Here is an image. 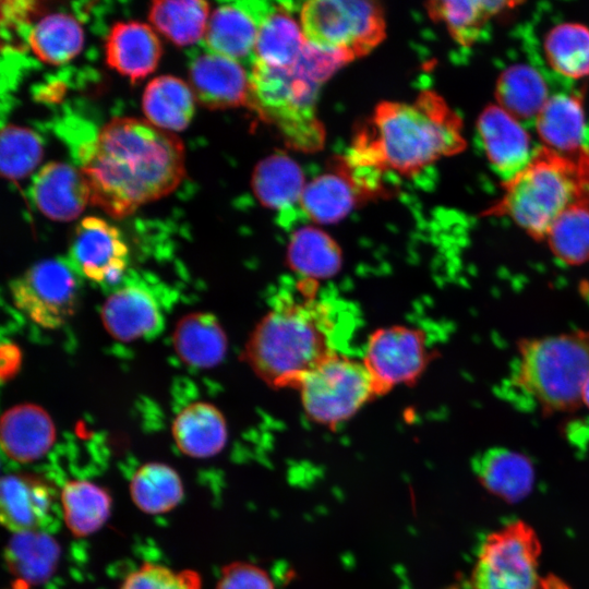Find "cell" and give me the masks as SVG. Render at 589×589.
Instances as JSON below:
<instances>
[{
  "label": "cell",
  "instance_id": "52a82bcc",
  "mask_svg": "<svg viewBox=\"0 0 589 589\" xmlns=\"http://www.w3.org/2000/svg\"><path fill=\"white\" fill-rule=\"evenodd\" d=\"M299 19L309 44L352 59L370 52L385 36L383 9L374 1H306Z\"/></svg>",
  "mask_w": 589,
  "mask_h": 589
},
{
  "label": "cell",
  "instance_id": "d6a6232c",
  "mask_svg": "<svg viewBox=\"0 0 589 589\" xmlns=\"http://www.w3.org/2000/svg\"><path fill=\"white\" fill-rule=\"evenodd\" d=\"M61 505L67 527L75 537L98 531L108 520L111 496L87 480H70L61 489Z\"/></svg>",
  "mask_w": 589,
  "mask_h": 589
},
{
  "label": "cell",
  "instance_id": "d4e9b609",
  "mask_svg": "<svg viewBox=\"0 0 589 589\" xmlns=\"http://www.w3.org/2000/svg\"><path fill=\"white\" fill-rule=\"evenodd\" d=\"M534 121L542 145L548 148L572 153L586 146L584 103L576 94L551 95Z\"/></svg>",
  "mask_w": 589,
  "mask_h": 589
},
{
  "label": "cell",
  "instance_id": "7bdbcfd3",
  "mask_svg": "<svg viewBox=\"0 0 589 589\" xmlns=\"http://www.w3.org/2000/svg\"><path fill=\"white\" fill-rule=\"evenodd\" d=\"M582 404L589 409V377L582 390Z\"/></svg>",
  "mask_w": 589,
  "mask_h": 589
},
{
  "label": "cell",
  "instance_id": "277c9868",
  "mask_svg": "<svg viewBox=\"0 0 589 589\" xmlns=\"http://www.w3.org/2000/svg\"><path fill=\"white\" fill-rule=\"evenodd\" d=\"M502 194L481 214L507 217L544 241L554 221L574 206H589V146L560 153L540 146L528 165L502 182Z\"/></svg>",
  "mask_w": 589,
  "mask_h": 589
},
{
  "label": "cell",
  "instance_id": "484cf974",
  "mask_svg": "<svg viewBox=\"0 0 589 589\" xmlns=\"http://www.w3.org/2000/svg\"><path fill=\"white\" fill-rule=\"evenodd\" d=\"M519 4L522 2L436 0L426 3V11L432 20L445 25L454 41L462 47H471L494 17Z\"/></svg>",
  "mask_w": 589,
  "mask_h": 589
},
{
  "label": "cell",
  "instance_id": "4dcf8cb0",
  "mask_svg": "<svg viewBox=\"0 0 589 589\" xmlns=\"http://www.w3.org/2000/svg\"><path fill=\"white\" fill-rule=\"evenodd\" d=\"M361 195L346 172L326 173L305 185L299 205L313 221L333 224L345 218Z\"/></svg>",
  "mask_w": 589,
  "mask_h": 589
},
{
  "label": "cell",
  "instance_id": "6da1fadb",
  "mask_svg": "<svg viewBox=\"0 0 589 589\" xmlns=\"http://www.w3.org/2000/svg\"><path fill=\"white\" fill-rule=\"evenodd\" d=\"M76 155L89 203L113 218L168 195L185 175L181 140L135 117L110 119Z\"/></svg>",
  "mask_w": 589,
  "mask_h": 589
},
{
  "label": "cell",
  "instance_id": "74e56055",
  "mask_svg": "<svg viewBox=\"0 0 589 589\" xmlns=\"http://www.w3.org/2000/svg\"><path fill=\"white\" fill-rule=\"evenodd\" d=\"M544 241L552 254L567 266L589 262V206H574L564 212Z\"/></svg>",
  "mask_w": 589,
  "mask_h": 589
},
{
  "label": "cell",
  "instance_id": "f1b7e54d",
  "mask_svg": "<svg viewBox=\"0 0 589 589\" xmlns=\"http://www.w3.org/2000/svg\"><path fill=\"white\" fill-rule=\"evenodd\" d=\"M550 96L541 73L528 64L505 69L496 81V105L518 121L536 119Z\"/></svg>",
  "mask_w": 589,
  "mask_h": 589
},
{
  "label": "cell",
  "instance_id": "8fae6325",
  "mask_svg": "<svg viewBox=\"0 0 589 589\" xmlns=\"http://www.w3.org/2000/svg\"><path fill=\"white\" fill-rule=\"evenodd\" d=\"M430 359L423 332L393 325L370 335L362 361L378 396L398 385L414 383L426 369Z\"/></svg>",
  "mask_w": 589,
  "mask_h": 589
},
{
  "label": "cell",
  "instance_id": "f546056e",
  "mask_svg": "<svg viewBox=\"0 0 589 589\" xmlns=\"http://www.w3.org/2000/svg\"><path fill=\"white\" fill-rule=\"evenodd\" d=\"M26 39L38 60L60 65L81 52L84 45V32L74 16L51 13L43 16L29 28Z\"/></svg>",
  "mask_w": 589,
  "mask_h": 589
},
{
  "label": "cell",
  "instance_id": "3957f363",
  "mask_svg": "<svg viewBox=\"0 0 589 589\" xmlns=\"http://www.w3.org/2000/svg\"><path fill=\"white\" fill-rule=\"evenodd\" d=\"M334 310L315 298L279 297L251 333L244 358L272 387H298L301 380L336 350Z\"/></svg>",
  "mask_w": 589,
  "mask_h": 589
},
{
  "label": "cell",
  "instance_id": "7402d4cb",
  "mask_svg": "<svg viewBox=\"0 0 589 589\" xmlns=\"http://www.w3.org/2000/svg\"><path fill=\"white\" fill-rule=\"evenodd\" d=\"M473 470L489 492L508 503L525 498L534 481L530 459L504 447H492L482 452L473 460Z\"/></svg>",
  "mask_w": 589,
  "mask_h": 589
},
{
  "label": "cell",
  "instance_id": "83f0119b",
  "mask_svg": "<svg viewBox=\"0 0 589 589\" xmlns=\"http://www.w3.org/2000/svg\"><path fill=\"white\" fill-rule=\"evenodd\" d=\"M305 185L300 166L284 154L261 160L252 176V188L259 201L265 207L281 212L300 203Z\"/></svg>",
  "mask_w": 589,
  "mask_h": 589
},
{
  "label": "cell",
  "instance_id": "ac0fdd59",
  "mask_svg": "<svg viewBox=\"0 0 589 589\" xmlns=\"http://www.w3.org/2000/svg\"><path fill=\"white\" fill-rule=\"evenodd\" d=\"M161 55V41L146 23L120 21L110 27L106 36V63L131 82L153 73Z\"/></svg>",
  "mask_w": 589,
  "mask_h": 589
},
{
  "label": "cell",
  "instance_id": "9a60e30c",
  "mask_svg": "<svg viewBox=\"0 0 589 589\" xmlns=\"http://www.w3.org/2000/svg\"><path fill=\"white\" fill-rule=\"evenodd\" d=\"M477 131L492 169L503 181L521 171L533 155L530 136L520 121L496 104L481 111Z\"/></svg>",
  "mask_w": 589,
  "mask_h": 589
},
{
  "label": "cell",
  "instance_id": "e0dca14e",
  "mask_svg": "<svg viewBox=\"0 0 589 589\" xmlns=\"http://www.w3.org/2000/svg\"><path fill=\"white\" fill-rule=\"evenodd\" d=\"M100 317L108 334L124 342L156 335L164 322L154 296L137 285L120 287L109 294Z\"/></svg>",
  "mask_w": 589,
  "mask_h": 589
},
{
  "label": "cell",
  "instance_id": "ba28073f",
  "mask_svg": "<svg viewBox=\"0 0 589 589\" xmlns=\"http://www.w3.org/2000/svg\"><path fill=\"white\" fill-rule=\"evenodd\" d=\"M305 414L335 426L353 417L377 396L363 361L336 352L311 370L297 387Z\"/></svg>",
  "mask_w": 589,
  "mask_h": 589
},
{
  "label": "cell",
  "instance_id": "e575fe53",
  "mask_svg": "<svg viewBox=\"0 0 589 589\" xmlns=\"http://www.w3.org/2000/svg\"><path fill=\"white\" fill-rule=\"evenodd\" d=\"M289 266L305 279L330 277L340 268L341 254L337 243L323 230L302 227L288 243Z\"/></svg>",
  "mask_w": 589,
  "mask_h": 589
},
{
  "label": "cell",
  "instance_id": "30bf717a",
  "mask_svg": "<svg viewBox=\"0 0 589 589\" xmlns=\"http://www.w3.org/2000/svg\"><path fill=\"white\" fill-rule=\"evenodd\" d=\"M10 294L16 309L32 322L58 328L79 306L81 276L67 260H44L10 283Z\"/></svg>",
  "mask_w": 589,
  "mask_h": 589
},
{
  "label": "cell",
  "instance_id": "44dd1931",
  "mask_svg": "<svg viewBox=\"0 0 589 589\" xmlns=\"http://www.w3.org/2000/svg\"><path fill=\"white\" fill-rule=\"evenodd\" d=\"M177 447L192 458H209L227 443V423L213 404L195 401L181 409L171 425Z\"/></svg>",
  "mask_w": 589,
  "mask_h": 589
},
{
  "label": "cell",
  "instance_id": "ab89813d",
  "mask_svg": "<svg viewBox=\"0 0 589 589\" xmlns=\"http://www.w3.org/2000/svg\"><path fill=\"white\" fill-rule=\"evenodd\" d=\"M200 575L191 569L180 572L167 566L144 563L132 572L120 589H201Z\"/></svg>",
  "mask_w": 589,
  "mask_h": 589
},
{
  "label": "cell",
  "instance_id": "4316f807",
  "mask_svg": "<svg viewBox=\"0 0 589 589\" xmlns=\"http://www.w3.org/2000/svg\"><path fill=\"white\" fill-rule=\"evenodd\" d=\"M195 101L188 83L173 75H160L146 85L142 96V110L145 119L155 127L177 132L190 124Z\"/></svg>",
  "mask_w": 589,
  "mask_h": 589
},
{
  "label": "cell",
  "instance_id": "cb8c5ba5",
  "mask_svg": "<svg viewBox=\"0 0 589 589\" xmlns=\"http://www.w3.org/2000/svg\"><path fill=\"white\" fill-rule=\"evenodd\" d=\"M178 357L188 365L209 369L223 361L227 336L215 315L194 312L181 317L172 334Z\"/></svg>",
  "mask_w": 589,
  "mask_h": 589
},
{
  "label": "cell",
  "instance_id": "603a6c76",
  "mask_svg": "<svg viewBox=\"0 0 589 589\" xmlns=\"http://www.w3.org/2000/svg\"><path fill=\"white\" fill-rule=\"evenodd\" d=\"M290 2H274L264 17L254 49L255 61L274 68H291L299 60L306 39Z\"/></svg>",
  "mask_w": 589,
  "mask_h": 589
},
{
  "label": "cell",
  "instance_id": "2e32d148",
  "mask_svg": "<svg viewBox=\"0 0 589 589\" xmlns=\"http://www.w3.org/2000/svg\"><path fill=\"white\" fill-rule=\"evenodd\" d=\"M29 195L36 208L56 221L77 218L89 203V189L80 168L60 161H50L36 172Z\"/></svg>",
  "mask_w": 589,
  "mask_h": 589
},
{
  "label": "cell",
  "instance_id": "f35d334b",
  "mask_svg": "<svg viewBox=\"0 0 589 589\" xmlns=\"http://www.w3.org/2000/svg\"><path fill=\"white\" fill-rule=\"evenodd\" d=\"M43 158L40 137L31 129L8 124L0 136L2 177L16 181L31 175Z\"/></svg>",
  "mask_w": 589,
  "mask_h": 589
},
{
  "label": "cell",
  "instance_id": "1f68e13d",
  "mask_svg": "<svg viewBox=\"0 0 589 589\" xmlns=\"http://www.w3.org/2000/svg\"><path fill=\"white\" fill-rule=\"evenodd\" d=\"M148 20L172 44L189 46L204 38L209 4L203 0H155L151 3Z\"/></svg>",
  "mask_w": 589,
  "mask_h": 589
},
{
  "label": "cell",
  "instance_id": "ffe728a7",
  "mask_svg": "<svg viewBox=\"0 0 589 589\" xmlns=\"http://www.w3.org/2000/svg\"><path fill=\"white\" fill-rule=\"evenodd\" d=\"M50 486L29 473H10L1 480L2 525L13 533L37 531L52 507Z\"/></svg>",
  "mask_w": 589,
  "mask_h": 589
},
{
  "label": "cell",
  "instance_id": "60d3db41",
  "mask_svg": "<svg viewBox=\"0 0 589 589\" xmlns=\"http://www.w3.org/2000/svg\"><path fill=\"white\" fill-rule=\"evenodd\" d=\"M216 589H275L268 574L247 562H233L225 566Z\"/></svg>",
  "mask_w": 589,
  "mask_h": 589
},
{
  "label": "cell",
  "instance_id": "b9f144b4",
  "mask_svg": "<svg viewBox=\"0 0 589 589\" xmlns=\"http://www.w3.org/2000/svg\"><path fill=\"white\" fill-rule=\"evenodd\" d=\"M2 348H4L5 351L8 352L7 357L1 354L2 361H5V360L8 361L5 364H2V372L4 371L5 368H8V372L5 375L10 376L17 370V366L20 364V361H21L20 351L15 346H12V345H8V347L2 346Z\"/></svg>",
  "mask_w": 589,
  "mask_h": 589
},
{
  "label": "cell",
  "instance_id": "8d00e7d4",
  "mask_svg": "<svg viewBox=\"0 0 589 589\" xmlns=\"http://www.w3.org/2000/svg\"><path fill=\"white\" fill-rule=\"evenodd\" d=\"M550 67L569 79L589 75V27L567 22L555 25L543 43Z\"/></svg>",
  "mask_w": 589,
  "mask_h": 589
},
{
  "label": "cell",
  "instance_id": "7a4b0ae2",
  "mask_svg": "<svg viewBox=\"0 0 589 589\" xmlns=\"http://www.w3.org/2000/svg\"><path fill=\"white\" fill-rule=\"evenodd\" d=\"M465 148L461 118L428 89L411 103L378 104L357 133L346 166L372 177L388 170L411 176Z\"/></svg>",
  "mask_w": 589,
  "mask_h": 589
},
{
  "label": "cell",
  "instance_id": "9c48e42d",
  "mask_svg": "<svg viewBox=\"0 0 589 589\" xmlns=\"http://www.w3.org/2000/svg\"><path fill=\"white\" fill-rule=\"evenodd\" d=\"M540 552L539 539L529 525H506L482 543L472 570V588L542 589L538 574Z\"/></svg>",
  "mask_w": 589,
  "mask_h": 589
},
{
  "label": "cell",
  "instance_id": "d590c367",
  "mask_svg": "<svg viewBox=\"0 0 589 589\" xmlns=\"http://www.w3.org/2000/svg\"><path fill=\"white\" fill-rule=\"evenodd\" d=\"M59 554L57 542L37 530L14 533L8 543L5 558L14 575L27 584H38L52 574Z\"/></svg>",
  "mask_w": 589,
  "mask_h": 589
},
{
  "label": "cell",
  "instance_id": "4fadbf2b",
  "mask_svg": "<svg viewBox=\"0 0 589 589\" xmlns=\"http://www.w3.org/2000/svg\"><path fill=\"white\" fill-rule=\"evenodd\" d=\"M273 4L260 0L219 4L209 15L203 46L251 69L260 26Z\"/></svg>",
  "mask_w": 589,
  "mask_h": 589
},
{
  "label": "cell",
  "instance_id": "836d02e7",
  "mask_svg": "<svg viewBox=\"0 0 589 589\" xmlns=\"http://www.w3.org/2000/svg\"><path fill=\"white\" fill-rule=\"evenodd\" d=\"M179 473L163 462H146L132 476L130 495L145 514L160 515L173 509L183 498Z\"/></svg>",
  "mask_w": 589,
  "mask_h": 589
},
{
  "label": "cell",
  "instance_id": "d6986e66",
  "mask_svg": "<svg viewBox=\"0 0 589 589\" xmlns=\"http://www.w3.org/2000/svg\"><path fill=\"white\" fill-rule=\"evenodd\" d=\"M0 438L2 450L11 460L28 464L49 452L56 440V428L43 407L25 402L2 414Z\"/></svg>",
  "mask_w": 589,
  "mask_h": 589
},
{
  "label": "cell",
  "instance_id": "5b68a950",
  "mask_svg": "<svg viewBox=\"0 0 589 589\" xmlns=\"http://www.w3.org/2000/svg\"><path fill=\"white\" fill-rule=\"evenodd\" d=\"M588 377V330L522 338L517 342L514 385L548 414L577 410L582 405Z\"/></svg>",
  "mask_w": 589,
  "mask_h": 589
},
{
  "label": "cell",
  "instance_id": "8992f818",
  "mask_svg": "<svg viewBox=\"0 0 589 589\" xmlns=\"http://www.w3.org/2000/svg\"><path fill=\"white\" fill-rule=\"evenodd\" d=\"M320 86L294 65L274 68L254 61L247 106L276 125L290 145L320 148L324 132L314 109Z\"/></svg>",
  "mask_w": 589,
  "mask_h": 589
},
{
  "label": "cell",
  "instance_id": "7c38bea8",
  "mask_svg": "<svg viewBox=\"0 0 589 589\" xmlns=\"http://www.w3.org/2000/svg\"><path fill=\"white\" fill-rule=\"evenodd\" d=\"M68 261L81 277L115 285L128 267L129 248L117 227L99 217L87 216L72 233Z\"/></svg>",
  "mask_w": 589,
  "mask_h": 589
},
{
  "label": "cell",
  "instance_id": "5bb4252c",
  "mask_svg": "<svg viewBox=\"0 0 589 589\" xmlns=\"http://www.w3.org/2000/svg\"><path fill=\"white\" fill-rule=\"evenodd\" d=\"M189 81L195 100L208 109L248 105L250 70L205 47L190 61Z\"/></svg>",
  "mask_w": 589,
  "mask_h": 589
}]
</instances>
